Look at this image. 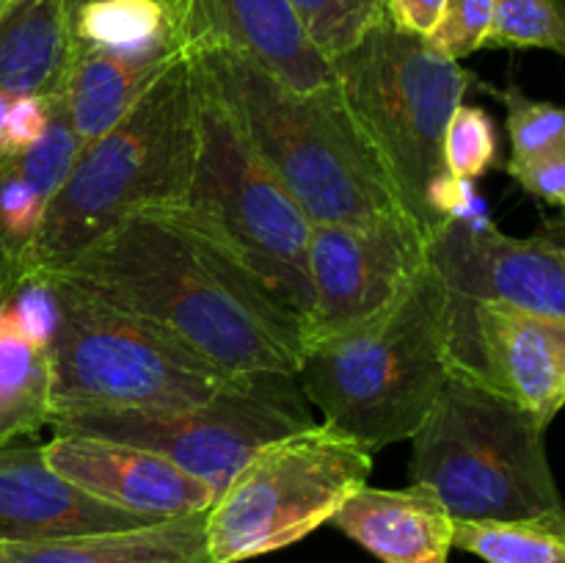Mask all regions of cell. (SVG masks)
I'll return each mask as SVG.
<instances>
[{"label": "cell", "instance_id": "cell-28", "mask_svg": "<svg viewBox=\"0 0 565 563\" xmlns=\"http://www.w3.org/2000/svg\"><path fill=\"white\" fill-rule=\"evenodd\" d=\"M497 125L480 105H458L445 132V169L458 180L478 182L497 163Z\"/></svg>", "mask_w": 565, "mask_h": 563}, {"label": "cell", "instance_id": "cell-20", "mask_svg": "<svg viewBox=\"0 0 565 563\" xmlns=\"http://www.w3.org/2000/svg\"><path fill=\"white\" fill-rule=\"evenodd\" d=\"M180 55H121L110 50L75 47L61 105L77 138L88 144L119 125Z\"/></svg>", "mask_w": 565, "mask_h": 563}, {"label": "cell", "instance_id": "cell-17", "mask_svg": "<svg viewBox=\"0 0 565 563\" xmlns=\"http://www.w3.org/2000/svg\"><path fill=\"white\" fill-rule=\"evenodd\" d=\"M81 147L64 105H58L42 141L0 169V304L25 282L44 215Z\"/></svg>", "mask_w": 565, "mask_h": 563}, {"label": "cell", "instance_id": "cell-26", "mask_svg": "<svg viewBox=\"0 0 565 563\" xmlns=\"http://www.w3.org/2000/svg\"><path fill=\"white\" fill-rule=\"evenodd\" d=\"M486 47L565 55V0H494V25Z\"/></svg>", "mask_w": 565, "mask_h": 563}, {"label": "cell", "instance_id": "cell-32", "mask_svg": "<svg viewBox=\"0 0 565 563\" xmlns=\"http://www.w3.org/2000/svg\"><path fill=\"white\" fill-rule=\"evenodd\" d=\"M441 0H386V20L403 33L428 36L439 20Z\"/></svg>", "mask_w": 565, "mask_h": 563}, {"label": "cell", "instance_id": "cell-14", "mask_svg": "<svg viewBox=\"0 0 565 563\" xmlns=\"http://www.w3.org/2000/svg\"><path fill=\"white\" fill-rule=\"evenodd\" d=\"M42 456L55 472L97 500L154 522L207 513L218 500L204 480L193 478L160 453L127 442L53 434V439L42 445Z\"/></svg>", "mask_w": 565, "mask_h": 563}, {"label": "cell", "instance_id": "cell-33", "mask_svg": "<svg viewBox=\"0 0 565 563\" xmlns=\"http://www.w3.org/2000/svg\"><path fill=\"white\" fill-rule=\"evenodd\" d=\"M535 235H541L546 243H550V246H555L557 252H561V257L565 259V208L561 215H555V219L541 221V226L535 230Z\"/></svg>", "mask_w": 565, "mask_h": 563}, {"label": "cell", "instance_id": "cell-1", "mask_svg": "<svg viewBox=\"0 0 565 563\" xmlns=\"http://www.w3.org/2000/svg\"><path fill=\"white\" fill-rule=\"evenodd\" d=\"M50 279L169 331L230 375L301 368V320L182 208L130 215Z\"/></svg>", "mask_w": 565, "mask_h": 563}, {"label": "cell", "instance_id": "cell-7", "mask_svg": "<svg viewBox=\"0 0 565 563\" xmlns=\"http://www.w3.org/2000/svg\"><path fill=\"white\" fill-rule=\"evenodd\" d=\"M50 282L58 296V329L47 348L53 417L180 412L210 401L232 379L169 331L72 282Z\"/></svg>", "mask_w": 565, "mask_h": 563}, {"label": "cell", "instance_id": "cell-4", "mask_svg": "<svg viewBox=\"0 0 565 563\" xmlns=\"http://www.w3.org/2000/svg\"><path fill=\"white\" fill-rule=\"evenodd\" d=\"M452 375L447 290L428 268L375 318L303 346L298 384L370 453L412 439Z\"/></svg>", "mask_w": 565, "mask_h": 563}, {"label": "cell", "instance_id": "cell-10", "mask_svg": "<svg viewBox=\"0 0 565 563\" xmlns=\"http://www.w3.org/2000/svg\"><path fill=\"white\" fill-rule=\"evenodd\" d=\"M309 406L296 375L243 373L210 401L180 412L58 414L50 425L53 434L147 447L221 495L259 447L315 425Z\"/></svg>", "mask_w": 565, "mask_h": 563}, {"label": "cell", "instance_id": "cell-12", "mask_svg": "<svg viewBox=\"0 0 565 563\" xmlns=\"http://www.w3.org/2000/svg\"><path fill=\"white\" fill-rule=\"evenodd\" d=\"M452 375L516 403L550 428L565 406V318L447 293Z\"/></svg>", "mask_w": 565, "mask_h": 563}, {"label": "cell", "instance_id": "cell-24", "mask_svg": "<svg viewBox=\"0 0 565 563\" xmlns=\"http://www.w3.org/2000/svg\"><path fill=\"white\" fill-rule=\"evenodd\" d=\"M456 546L486 563H565V508L516 522H456Z\"/></svg>", "mask_w": 565, "mask_h": 563}, {"label": "cell", "instance_id": "cell-15", "mask_svg": "<svg viewBox=\"0 0 565 563\" xmlns=\"http://www.w3.org/2000/svg\"><path fill=\"white\" fill-rule=\"evenodd\" d=\"M166 522V519H163ZM154 524L55 472L42 445L0 447V544H42Z\"/></svg>", "mask_w": 565, "mask_h": 563}, {"label": "cell", "instance_id": "cell-5", "mask_svg": "<svg viewBox=\"0 0 565 563\" xmlns=\"http://www.w3.org/2000/svg\"><path fill=\"white\" fill-rule=\"evenodd\" d=\"M546 425L475 381L450 375L414 442L412 480L456 522H516L561 511Z\"/></svg>", "mask_w": 565, "mask_h": 563}, {"label": "cell", "instance_id": "cell-8", "mask_svg": "<svg viewBox=\"0 0 565 563\" xmlns=\"http://www.w3.org/2000/svg\"><path fill=\"white\" fill-rule=\"evenodd\" d=\"M191 55V53H188ZM196 72V70H193ZM199 86V147L191 188L180 204L259 285L301 320L312 307L307 219L287 188L252 152L207 88Z\"/></svg>", "mask_w": 565, "mask_h": 563}, {"label": "cell", "instance_id": "cell-29", "mask_svg": "<svg viewBox=\"0 0 565 563\" xmlns=\"http://www.w3.org/2000/svg\"><path fill=\"white\" fill-rule=\"evenodd\" d=\"M494 25V0H441L439 20L425 42L450 61H463L486 47Z\"/></svg>", "mask_w": 565, "mask_h": 563}, {"label": "cell", "instance_id": "cell-13", "mask_svg": "<svg viewBox=\"0 0 565 563\" xmlns=\"http://www.w3.org/2000/svg\"><path fill=\"white\" fill-rule=\"evenodd\" d=\"M428 263L445 290L463 301L565 318V259L535 232L511 237L489 215L445 221L428 237Z\"/></svg>", "mask_w": 565, "mask_h": 563}, {"label": "cell", "instance_id": "cell-11", "mask_svg": "<svg viewBox=\"0 0 565 563\" xmlns=\"http://www.w3.org/2000/svg\"><path fill=\"white\" fill-rule=\"evenodd\" d=\"M428 268V232L406 213L312 224L303 346L390 309ZM303 353V351H301Z\"/></svg>", "mask_w": 565, "mask_h": 563}, {"label": "cell", "instance_id": "cell-22", "mask_svg": "<svg viewBox=\"0 0 565 563\" xmlns=\"http://www.w3.org/2000/svg\"><path fill=\"white\" fill-rule=\"evenodd\" d=\"M72 39L121 55L188 53L180 20L158 0H72Z\"/></svg>", "mask_w": 565, "mask_h": 563}, {"label": "cell", "instance_id": "cell-2", "mask_svg": "<svg viewBox=\"0 0 565 563\" xmlns=\"http://www.w3.org/2000/svg\"><path fill=\"white\" fill-rule=\"evenodd\" d=\"M191 61L215 105L312 224L403 210L340 88L298 92L224 47L191 50Z\"/></svg>", "mask_w": 565, "mask_h": 563}, {"label": "cell", "instance_id": "cell-19", "mask_svg": "<svg viewBox=\"0 0 565 563\" xmlns=\"http://www.w3.org/2000/svg\"><path fill=\"white\" fill-rule=\"evenodd\" d=\"M72 61V0H0V94L61 99Z\"/></svg>", "mask_w": 565, "mask_h": 563}, {"label": "cell", "instance_id": "cell-9", "mask_svg": "<svg viewBox=\"0 0 565 563\" xmlns=\"http://www.w3.org/2000/svg\"><path fill=\"white\" fill-rule=\"evenodd\" d=\"M370 472L373 453L329 423L259 447L204 517L210 561L243 563L307 539Z\"/></svg>", "mask_w": 565, "mask_h": 563}, {"label": "cell", "instance_id": "cell-31", "mask_svg": "<svg viewBox=\"0 0 565 563\" xmlns=\"http://www.w3.org/2000/svg\"><path fill=\"white\" fill-rule=\"evenodd\" d=\"M508 174L539 202L565 208V149L524 163L508 160Z\"/></svg>", "mask_w": 565, "mask_h": 563}, {"label": "cell", "instance_id": "cell-18", "mask_svg": "<svg viewBox=\"0 0 565 563\" xmlns=\"http://www.w3.org/2000/svg\"><path fill=\"white\" fill-rule=\"evenodd\" d=\"M331 524L381 563H447L456 550V519L428 486L414 480L406 489L362 486Z\"/></svg>", "mask_w": 565, "mask_h": 563}, {"label": "cell", "instance_id": "cell-23", "mask_svg": "<svg viewBox=\"0 0 565 563\" xmlns=\"http://www.w3.org/2000/svg\"><path fill=\"white\" fill-rule=\"evenodd\" d=\"M50 359L0 320V447L50 425Z\"/></svg>", "mask_w": 565, "mask_h": 563}, {"label": "cell", "instance_id": "cell-3", "mask_svg": "<svg viewBox=\"0 0 565 563\" xmlns=\"http://www.w3.org/2000/svg\"><path fill=\"white\" fill-rule=\"evenodd\" d=\"M196 147L199 86L182 53L119 125L83 144L44 215L25 282L70 268L130 215L185 204Z\"/></svg>", "mask_w": 565, "mask_h": 563}, {"label": "cell", "instance_id": "cell-25", "mask_svg": "<svg viewBox=\"0 0 565 563\" xmlns=\"http://www.w3.org/2000/svg\"><path fill=\"white\" fill-rule=\"evenodd\" d=\"M315 47L334 61L386 20V0H287Z\"/></svg>", "mask_w": 565, "mask_h": 563}, {"label": "cell", "instance_id": "cell-27", "mask_svg": "<svg viewBox=\"0 0 565 563\" xmlns=\"http://www.w3.org/2000/svg\"><path fill=\"white\" fill-rule=\"evenodd\" d=\"M494 94L505 105L513 163H524V160L544 158V155L565 149V105L533 99L516 83Z\"/></svg>", "mask_w": 565, "mask_h": 563}, {"label": "cell", "instance_id": "cell-21", "mask_svg": "<svg viewBox=\"0 0 565 563\" xmlns=\"http://www.w3.org/2000/svg\"><path fill=\"white\" fill-rule=\"evenodd\" d=\"M204 517L207 513H191L83 539L0 544V563H213L204 541Z\"/></svg>", "mask_w": 565, "mask_h": 563}, {"label": "cell", "instance_id": "cell-30", "mask_svg": "<svg viewBox=\"0 0 565 563\" xmlns=\"http://www.w3.org/2000/svg\"><path fill=\"white\" fill-rule=\"evenodd\" d=\"M0 320L11 326L25 342L47 351L58 329V296L50 279H28L11 298L0 304Z\"/></svg>", "mask_w": 565, "mask_h": 563}, {"label": "cell", "instance_id": "cell-34", "mask_svg": "<svg viewBox=\"0 0 565 563\" xmlns=\"http://www.w3.org/2000/svg\"><path fill=\"white\" fill-rule=\"evenodd\" d=\"M163 3L171 14L180 20L182 36H185V44L191 47V25H193V0H158Z\"/></svg>", "mask_w": 565, "mask_h": 563}, {"label": "cell", "instance_id": "cell-6", "mask_svg": "<svg viewBox=\"0 0 565 563\" xmlns=\"http://www.w3.org/2000/svg\"><path fill=\"white\" fill-rule=\"evenodd\" d=\"M342 99L384 163L403 210L434 232L430 193L445 169V132L478 77L423 36L384 20L331 61Z\"/></svg>", "mask_w": 565, "mask_h": 563}, {"label": "cell", "instance_id": "cell-16", "mask_svg": "<svg viewBox=\"0 0 565 563\" xmlns=\"http://www.w3.org/2000/svg\"><path fill=\"white\" fill-rule=\"evenodd\" d=\"M199 47L232 50L298 92L337 86L334 66L287 0H193L188 53Z\"/></svg>", "mask_w": 565, "mask_h": 563}]
</instances>
